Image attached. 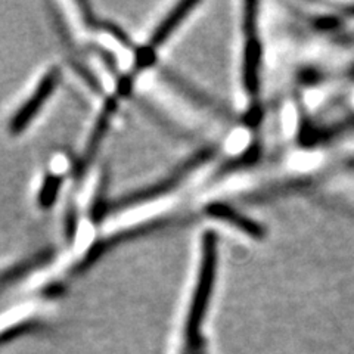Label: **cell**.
I'll return each mask as SVG.
<instances>
[{
    "instance_id": "1",
    "label": "cell",
    "mask_w": 354,
    "mask_h": 354,
    "mask_svg": "<svg viewBox=\"0 0 354 354\" xmlns=\"http://www.w3.org/2000/svg\"><path fill=\"white\" fill-rule=\"evenodd\" d=\"M216 268H217V238L213 232H205L203 238V260H201V266H199L198 282H196L189 316H187V325H186V334L189 337V339H195L198 337L199 326L203 324L209 295H212V291H213Z\"/></svg>"
},
{
    "instance_id": "4",
    "label": "cell",
    "mask_w": 354,
    "mask_h": 354,
    "mask_svg": "<svg viewBox=\"0 0 354 354\" xmlns=\"http://www.w3.org/2000/svg\"><path fill=\"white\" fill-rule=\"evenodd\" d=\"M59 77L61 74L57 68H52L49 70V73L43 75V79L40 80L35 93L27 99V102L17 111L14 118L10 120L9 131L12 133V135H18V133H21L31 123V120L35 118V115L41 109L43 104L46 102L53 93L55 87H57L59 82Z\"/></svg>"
},
{
    "instance_id": "7",
    "label": "cell",
    "mask_w": 354,
    "mask_h": 354,
    "mask_svg": "<svg viewBox=\"0 0 354 354\" xmlns=\"http://www.w3.org/2000/svg\"><path fill=\"white\" fill-rule=\"evenodd\" d=\"M114 111H115V101H114V99H109V101L105 104L101 115H99V118L96 121V126L93 129L92 136H91V139H88V143H87V147L84 149L82 162L79 165V170L80 171H83V169H86L87 165L91 164L96 149L99 148V145H101V142H102V139L105 136V131L108 129L111 115H113Z\"/></svg>"
},
{
    "instance_id": "6",
    "label": "cell",
    "mask_w": 354,
    "mask_h": 354,
    "mask_svg": "<svg viewBox=\"0 0 354 354\" xmlns=\"http://www.w3.org/2000/svg\"><path fill=\"white\" fill-rule=\"evenodd\" d=\"M205 212L208 216L227 221V223H232L238 229H241L242 232H245V234L251 235L252 238H263V235H264L261 226L257 225L256 221H252L251 218L236 213L234 208H230L226 204L213 203L207 207Z\"/></svg>"
},
{
    "instance_id": "5",
    "label": "cell",
    "mask_w": 354,
    "mask_h": 354,
    "mask_svg": "<svg viewBox=\"0 0 354 354\" xmlns=\"http://www.w3.org/2000/svg\"><path fill=\"white\" fill-rule=\"evenodd\" d=\"M198 5H199L198 2H191V0H186V2H182V3L177 5V6L171 10V14H169V17L161 22V24L158 26L157 30L153 31V35H152V37H151V40H149L148 49L145 50V53L149 55V57H151L152 50H153L155 48H158L162 41L167 40V39L170 37L171 32H173L177 27H179L180 22H182L187 15H189Z\"/></svg>"
},
{
    "instance_id": "9",
    "label": "cell",
    "mask_w": 354,
    "mask_h": 354,
    "mask_svg": "<svg viewBox=\"0 0 354 354\" xmlns=\"http://www.w3.org/2000/svg\"><path fill=\"white\" fill-rule=\"evenodd\" d=\"M61 182H62V176H48L46 180H44L40 194H39V204L43 208H49L55 199L58 196L59 187H61Z\"/></svg>"
},
{
    "instance_id": "2",
    "label": "cell",
    "mask_w": 354,
    "mask_h": 354,
    "mask_svg": "<svg viewBox=\"0 0 354 354\" xmlns=\"http://www.w3.org/2000/svg\"><path fill=\"white\" fill-rule=\"evenodd\" d=\"M209 157H212V151L207 149V151H199L198 153H195L191 160H187L185 164H182L179 169H177L171 176H169L167 179H164L161 182H158L157 185H152L147 189L139 191V192H133L124 198H121L120 201H114L111 203L109 205H106L102 209V214H105L108 209H118V208H127L131 205H136V204H142V203H147L151 201L152 198H157L162 194H167L171 189L179 185L187 174H191L198 165H201L204 161H207Z\"/></svg>"
},
{
    "instance_id": "10",
    "label": "cell",
    "mask_w": 354,
    "mask_h": 354,
    "mask_svg": "<svg viewBox=\"0 0 354 354\" xmlns=\"http://www.w3.org/2000/svg\"><path fill=\"white\" fill-rule=\"evenodd\" d=\"M351 14H354V6L351 8Z\"/></svg>"
},
{
    "instance_id": "3",
    "label": "cell",
    "mask_w": 354,
    "mask_h": 354,
    "mask_svg": "<svg viewBox=\"0 0 354 354\" xmlns=\"http://www.w3.org/2000/svg\"><path fill=\"white\" fill-rule=\"evenodd\" d=\"M245 27L247 41H245V52H243V65H242V79L243 86L247 92L254 96L259 92V68H260V44L256 36V3L245 5Z\"/></svg>"
},
{
    "instance_id": "8",
    "label": "cell",
    "mask_w": 354,
    "mask_h": 354,
    "mask_svg": "<svg viewBox=\"0 0 354 354\" xmlns=\"http://www.w3.org/2000/svg\"><path fill=\"white\" fill-rule=\"evenodd\" d=\"M52 256H53V251H49V250L41 251V252L36 254V256H32L31 259L14 266V268L8 269L3 273H0V291L10 286L14 282L19 281L21 278H24V276L28 274L30 272H32L35 269H39L40 266L46 264L52 259Z\"/></svg>"
}]
</instances>
